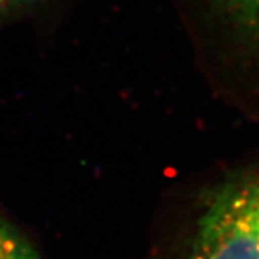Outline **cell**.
<instances>
[{"mask_svg":"<svg viewBox=\"0 0 259 259\" xmlns=\"http://www.w3.org/2000/svg\"><path fill=\"white\" fill-rule=\"evenodd\" d=\"M180 259H259V177L213 194L196 216Z\"/></svg>","mask_w":259,"mask_h":259,"instance_id":"cell-1","label":"cell"},{"mask_svg":"<svg viewBox=\"0 0 259 259\" xmlns=\"http://www.w3.org/2000/svg\"><path fill=\"white\" fill-rule=\"evenodd\" d=\"M0 259H47L15 223L0 212Z\"/></svg>","mask_w":259,"mask_h":259,"instance_id":"cell-2","label":"cell"},{"mask_svg":"<svg viewBox=\"0 0 259 259\" xmlns=\"http://www.w3.org/2000/svg\"><path fill=\"white\" fill-rule=\"evenodd\" d=\"M241 19L259 33V0H229Z\"/></svg>","mask_w":259,"mask_h":259,"instance_id":"cell-3","label":"cell"},{"mask_svg":"<svg viewBox=\"0 0 259 259\" xmlns=\"http://www.w3.org/2000/svg\"><path fill=\"white\" fill-rule=\"evenodd\" d=\"M28 0H0V18L12 12L13 9L19 8V6H22Z\"/></svg>","mask_w":259,"mask_h":259,"instance_id":"cell-4","label":"cell"}]
</instances>
